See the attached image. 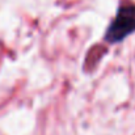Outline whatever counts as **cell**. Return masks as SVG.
I'll use <instances>...</instances> for the list:
<instances>
[{
  "instance_id": "cell-1",
  "label": "cell",
  "mask_w": 135,
  "mask_h": 135,
  "mask_svg": "<svg viewBox=\"0 0 135 135\" xmlns=\"http://www.w3.org/2000/svg\"><path fill=\"white\" fill-rule=\"evenodd\" d=\"M135 30V4H125L119 8L110 24L105 38L109 42H118Z\"/></svg>"
}]
</instances>
